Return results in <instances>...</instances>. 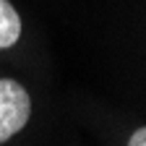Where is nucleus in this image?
<instances>
[{
  "label": "nucleus",
  "mask_w": 146,
  "mask_h": 146,
  "mask_svg": "<svg viewBox=\"0 0 146 146\" xmlns=\"http://www.w3.org/2000/svg\"><path fill=\"white\" fill-rule=\"evenodd\" d=\"M31 115V99L26 89L13 78H0V143H5L26 125Z\"/></svg>",
  "instance_id": "nucleus-1"
},
{
  "label": "nucleus",
  "mask_w": 146,
  "mask_h": 146,
  "mask_svg": "<svg viewBox=\"0 0 146 146\" xmlns=\"http://www.w3.org/2000/svg\"><path fill=\"white\" fill-rule=\"evenodd\" d=\"M21 36V18L8 0H0V50L13 47Z\"/></svg>",
  "instance_id": "nucleus-2"
},
{
  "label": "nucleus",
  "mask_w": 146,
  "mask_h": 146,
  "mask_svg": "<svg viewBox=\"0 0 146 146\" xmlns=\"http://www.w3.org/2000/svg\"><path fill=\"white\" fill-rule=\"evenodd\" d=\"M128 146H146V128H138V131L128 138Z\"/></svg>",
  "instance_id": "nucleus-3"
}]
</instances>
